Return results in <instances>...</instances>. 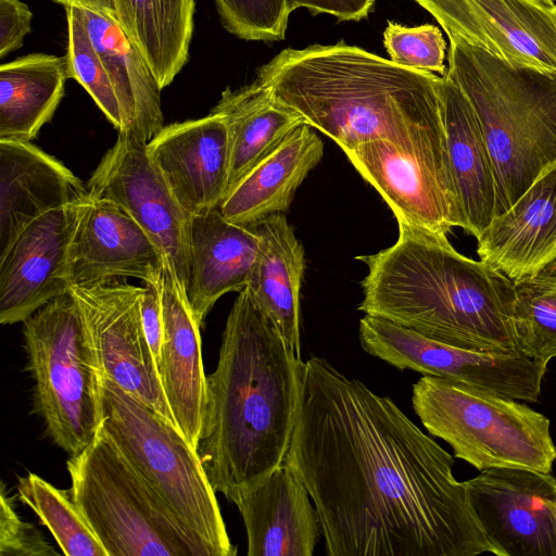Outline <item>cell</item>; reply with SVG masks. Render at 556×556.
I'll return each mask as SVG.
<instances>
[{"label":"cell","instance_id":"6da1fadb","mask_svg":"<svg viewBox=\"0 0 556 556\" xmlns=\"http://www.w3.org/2000/svg\"><path fill=\"white\" fill-rule=\"evenodd\" d=\"M283 463L308 491L329 556H500L454 457L325 358L300 364Z\"/></svg>","mask_w":556,"mask_h":556},{"label":"cell","instance_id":"7a4b0ae2","mask_svg":"<svg viewBox=\"0 0 556 556\" xmlns=\"http://www.w3.org/2000/svg\"><path fill=\"white\" fill-rule=\"evenodd\" d=\"M245 288L228 314L218 363L206 376L198 455L215 492L233 501L283 464L295 421L299 368Z\"/></svg>","mask_w":556,"mask_h":556},{"label":"cell","instance_id":"3957f363","mask_svg":"<svg viewBox=\"0 0 556 556\" xmlns=\"http://www.w3.org/2000/svg\"><path fill=\"white\" fill-rule=\"evenodd\" d=\"M256 80L344 152L444 129L442 76L401 66L344 41L281 50Z\"/></svg>","mask_w":556,"mask_h":556},{"label":"cell","instance_id":"277c9868","mask_svg":"<svg viewBox=\"0 0 556 556\" xmlns=\"http://www.w3.org/2000/svg\"><path fill=\"white\" fill-rule=\"evenodd\" d=\"M356 258L368 269L357 307L366 315L462 349L519 351L514 281L456 251L447 237L399 225L392 245Z\"/></svg>","mask_w":556,"mask_h":556},{"label":"cell","instance_id":"5b68a950","mask_svg":"<svg viewBox=\"0 0 556 556\" xmlns=\"http://www.w3.org/2000/svg\"><path fill=\"white\" fill-rule=\"evenodd\" d=\"M446 75L470 103L496 185V215L556 167V72L511 65L448 39Z\"/></svg>","mask_w":556,"mask_h":556},{"label":"cell","instance_id":"8992f818","mask_svg":"<svg viewBox=\"0 0 556 556\" xmlns=\"http://www.w3.org/2000/svg\"><path fill=\"white\" fill-rule=\"evenodd\" d=\"M102 421L116 445L205 556H235L197 450L150 406L101 372Z\"/></svg>","mask_w":556,"mask_h":556},{"label":"cell","instance_id":"52a82bcc","mask_svg":"<svg viewBox=\"0 0 556 556\" xmlns=\"http://www.w3.org/2000/svg\"><path fill=\"white\" fill-rule=\"evenodd\" d=\"M66 468L72 496L108 556H205L102 424Z\"/></svg>","mask_w":556,"mask_h":556},{"label":"cell","instance_id":"ba28073f","mask_svg":"<svg viewBox=\"0 0 556 556\" xmlns=\"http://www.w3.org/2000/svg\"><path fill=\"white\" fill-rule=\"evenodd\" d=\"M412 404L430 435L480 471L516 467L551 472L556 460L549 419L517 400L422 376L413 386Z\"/></svg>","mask_w":556,"mask_h":556},{"label":"cell","instance_id":"9c48e42d","mask_svg":"<svg viewBox=\"0 0 556 556\" xmlns=\"http://www.w3.org/2000/svg\"><path fill=\"white\" fill-rule=\"evenodd\" d=\"M35 413L51 441L80 453L102 421L101 370L72 293L53 299L23 323Z\"/></svg>","mask_w":556,"mask_h":556},{"label":"cell","instance_id":"30bf717a","mask_svg":"<svg viewBox=\"0 0 556 556\" xmlns=\"http://www.w3.org/2000/svg\"><path fill=\"white\" fill-rule=\"evenodd\" d=\"M344 153L389 205L397 225L441 237L460 227L444 129L405 143L370 141Z\"/></svg>","mask_w":556,"mask_h":556},{"label":"cell","instance_id":"8fae6325","mask_svg":"<svg viewBox=\"0 0 556 556\" xmlns=\"http://www.w3.org/2000/svg\"><path fill=\"white\" fill-rule=\"evenodd\" d=\"M365 352L400 369L465 383L503 397L538 402L547 365L521 352H480L427 338L388 319L359 320Z\"/></svg>","mask_w":556,"mask_h":556},{"label":"cell","instance_id":"7c38bea8","mask_svg":"<svg viewBox=\"0 0 556 556\" xmlns=\"http://www.w3.org/2000/svg\"><path fill=\"white\" fill-rule=\"evenodd\" d=\"M70 292L101 372L178 429L143 328L144 287L115 280L71 286Z\"/></svg>","mask_w":556,"mask_h":556},{"label":"cell","instance_id":"4fadbf2b","mask_svg":"<svg viewBox=\"0 0 556 556\" xmlns=\"http://www.w3.org/2000/svg\"><path fill=\"white\" fill-rule=\"evenodd\" d=\"M88 193L123 207L157 247L179 287L189 283L191 216L179 204L147 146L117 136L86 184Z\"/></svg>","mask_w":556,"mask_h":556},{"label":"cell","instance_id":"5bb4252c","mask_svg":"<svg viewBox=\"0 0 556 556\" xmlns=\"http://www.w3.org/2000/svg\"><path fill=\"white\" fill-rule=\"evenodd\" d=\"M448 39L520 67L556 72V3L551 0H414Z\"/></svg>","mask_w":556,"mask_h":556},{"label":"cell","instance_id":"9a60e30c","mask_svg":"<svg viewBox=\"0 0 556 556\" xmlns=\"http://www.w3.org/2000/svg\"><path fill=\"white\" fill-rule=\"evenodd\" d=\"M465 483L500 556H556V478L549 472L497 467Z\"/></svg>","mask_w":556,"mask_h":556},{"label":"cell","instance_id":"2e32d148","mask_svg":"<svg viewBox=\"0 0 556 556\" xmlns=\"http://www.w3.org/2000/svg\"><path fill=\"white\" fill-rule=\"evenodd\" d=\"M83 200L38 217L0 254L2 325L24 323L70 291L71 245Z\"/></svg>","mask_w":556,"mask_h":556},{"label":"cell","instance_id":"e0dca14e","mask_svg":"<svg viewBox=\"0 0 556 556\" xmlns=\"http://www.w3.org/2000/svg\"><path fill=\"white\" fill-rule=\"evenodd\" d=\"M164 269L162 253L123 207L87 194L71 245V286H96L124 277L157 286Z\"/></svg>","mask_w":556,"mask_h":556},{"label":"cell","instance_id":"ac0fdd59","mask_svg":"<svg viewBox=\"0 0 556 556\" xmlns=\"http://www.w3.org/2000/svg\"><path fill=\"white\" fill-rule=\"evenodd\" d=\"M175 198L193 216L219 208L228 191V129L215 113L169 124L147 144Z\"/></svg>","mask_w":556,"mask_h":556},{"label":"cell","instance_id":"d6986e66","mask_svg":"<svg viewBox=\"0 0 556 556\" xmlns=\"http://www.w3.org/2000/svg\"><path fill=\"white\" fill-rule=\"evenodd\" d=\"M249 556H312L321 534L307 489L285 463L258 485L238 495Z\"/></svg>","mask_w":556,"mask_h":556},{"label":"cell","instance_id":"ffe728a7","mask_svg":"<svg viewBox=\"0 0 556 556\" xmlns=\"http://www.w3.org/2000/svg\"><path fill=\"white\" fill-rule=\"evenodd\" d=\"M87 194L71 169L30 141L0 139V254L35 219Z\"/></svg>","mask_w":556,"mask_h":556},{"label":"cell","instance_id":"44dd1931","mask_svg":"<svg viewBox=\"0 0 556 556\" xmlns=\"http://www.w3.org/2000/svg\"><path fill=\"white\" fill-rule=\"evenodd\" d=\"M161 303L163 342L159 377L178 429L197 450L206 404L201 327L192 315L186 291L168 268L162 277Z\"/></svg>","mask_w":556,"mask_h":556},{"label":"cell","instance_id":"7402d4cb","mask_svg":"<svg viewBox=\"0 0 556 556\" xmlns=\"http://www.w3.org/2000/svg\"><path fill=\"white\" fill-rule=\"evenodd\" d=\"M189 242L186 294L192 315L202 327L224 294L247 288L261 251V236L254 224L231 223L219 208H214L191 216Z\"/></svg>","mask_w":556,"mask_h":556},{"label":"cell","instance_id":"603a6c76","mask_svg":"<svg viewBox=\"0 0 556 556\" xmlns=\"http://www.w3.org/2000/svg\"><path fill=\"white\" fill-rule=\"evenodd\" d=\"M477 241L480 260L513 281L556 261V167L495 215Z\"/></svg>","mask_w":556,"mask_h":556},{"label":"cell","instance_id":"cb8c5ba5","mask_svg":"<svg viewBox=\"0 0 556 556\" xmlns=\"http://www.w3.org/2000/svg\"><path fill=\"white\" fill-rule=\"evenodd\" d=\"M78 10L118 101L122 114L118 136L147 146L165 126L162 89L150 65L116 17Z\"/></svg>","mask_w":556,"mask_h":556},{"label":"cell","instance_id":"d4e9b609","mask_svg":"<svg viewBox=\"0 0 556 556\" xmlns=\"http://www.w3.org/2000/svg\"><path fill=\"white\" fill-rule=\"evenodd\" d=\"M441 100L460 228L478 239L496 215V185L491 156L470 103L446 74L442 76Z\"/></svg>","mask_w":556,"mask_h":556},{"label":"cell","instance_id":"484cf974","mask_svg":"<svg viewBox=\"0 0 556 556\" xmlns=\"http://www.w3.org/2000/svg\"><path fill=\"white\" fill-rule=\"evenodd\" d=\"M324 155L315 128L302 124L256 164L228 192L219 206L223 216L238 225H251L287 212L296 189Z\"/></svg>","mask_w":556,"mask_h":556},{"label":"cell","instance_id":"4316f807","mask_svg":"<svg viewBox=\"0 0 556 556\" xmlns=\"http://www.w3.org/2000/svg\"><path fill=\"white\" fill-rule=\"evenodd\" d=\"M254 225L261 236V251L247 289L290 350L301 358L300 311L305 268L304 249L281 213Z\"/></svg>","mask_w":556,"mask_h":556},{"label":"cell","instance_id":"83f0119b","mask_svg":"<svg viewBox=\"0 0 556 556\" xmlns=\"http://www.w3.org/2000/svg\"><path fill=\"white\" fill-rule=\"evenodd\" d=\"M211 112L220 116L228 129L230 167L227 194L292 130L306 124L296 111L279 102L256 79L238 89L227 88Z\"/></svg>","mask_w":556,"mask_h":556},{"label":"cell","instance_id":"f1b7e54d","mask_svg":"<svg viewBox=\"0 0 556 556\" xmlns=\"http://www.w3.org/2000/svg\"><path fill=\"white\" fill-rule=\"evenodd\" d=\"M67 78L65 56L31 53L1 64L0 139H35L53 117Z\"/></svg>","mask_w":556,"mask_h":556},{"label":"cell","instance_id":"f546056e","mask_svg":"<svg viewBox=\"0 0 556 556\" xmlns=\"http://www.w3.org/2000/svg\"><path fill=\"white\" fill-rule=\"evenodd\" d=\"M117 21L150 65L161 89L189 58L194 0H115Z\"/></svg>","mask_w":556,"mask_h":556},{"label":"cell","instance_id":"4dcf8cb0","mask_svg":"<svg viewBox=\"0 0 556 556\" xmlns=\"http://www.w3.org/2000/svg\"><path fill=\"white\" fill-rule=\"evenodd\" d=\"M17 496L48 528L66 556H108L75 503L71 489H59L34 472L17 479Z\"/></svg>","mask_w":556,"mask_h":556},{"label":"cell","instance_id":"1f68e13d","mask_svg":"<svg viewBox=\"0 0 556 556\" xmlns=\"http://www.w3.org/2000/svg\"><path fill=\"white\" fill-rule=\"evenodd\" d=\"M513 324L522 354L545 365L556 357V261L514 281Z\"/></svg>","mask_w":556,"mask_h":556},{"label":"cell","instance_id":"d6a6232c","mask_svg":"<svg viewBox=\"0 0 556 556\" xmlns=\"http://www.w3.org/2000/svg\"><path fill=\"white\" fill-rule=\"evenodd\" d=\"M67 18L66 66L68 78L75 79L91 96L110 123L122 128V114L109 74L93 47L79 10L65 8Z\"/></svg>","mask_w":556,"mask_h":556},{"label":"cell","instance_id":"836d02e7","mask_svg":"<svg viewBox=\"0 0 556 556\" xmlns=\"http://www.w3.org/2000/svg\"><path fill=\"white\" fill-rule=\"evenodd\" d=\"M223 26L240 39L277 41L286 35L290 0H214Z\"/></svg>","mask_w":556,"mask_h":556},{"label":"cell","instance_id":"e575fe53","mask_svg":"<svg viewBox=\"0 0 556 556\" xmlns=\"http://www.w3.org/2000/svg\"><path fill=\"white\" fill-rule=\"evenodd\" d=\"M383 45L390 60L397 65L439 73L442 76L446 73V42L434 25L407 27L388 21L383 31Z\"/></svg>","mask_w":556,"mask_h":556},{"label":"cell","instance_id":"d590c367","mask_svg":"<svg viewBox=\"0 0 556 556\" xmlns=\"http://www.w3.org/2000/svg\"><path fill=\"white\" fill-rule=\"evenodd\" d=\"M59 553L30 522L15 510L14 497L7 493L4 482L0 492V556H55Z\"/></svg>","mask_w":556,"mask_h":556},{"label":"cell","instance_id":"8d00e7d4","mask_svg":"<svg viewBox=\"0 0 556 556\" xmlns=\"http://www.w3.org/2000/svg\"><path fill=\"white\" fill-rule=\"evenodd\" d=\"M33 13L21 0H0V58L21 48L30 31Z\"/></svg>","mask_w":556,"mask_h":556},{"label":"cell","instance_id":"74e56055","mask_svg":"<svg viewBox=\"0 0 556 556\" xmlns=\"http://www.w3.org/2000/svg\"><path fill=\"white\" fill-rule=\"evenodd\" d=\"M376 0H290L294 11L306 8L313 15L327 13L341 21H361L371 12Z\"/></svg>","mask_w":556,"mask_h":556},{"label":"cell","instance_id":"f35d334b","mask_svg":"<svg viewBox=\"0 0 556 556\" xmlns=\"http://www.w3.org/2000/svg\"><path fill=\"white\" fill-rule=\"evenodd\" d=\"M161 282L157 286L144 285V292L141 301L143 328L153 353L156 367L160 362L163 342Z\"/></svg>","mask_w":556,"mask_h":556},{"label":"cell","instance_id":"ab89813d","mask_svg":"<svg viewBox=\"0 0 556 556\" xmlns=\"http://www.w3.org/2000/svg\"><path fill=\"white\" fill-rule=\"evenodd\" d=\"M65 8L76 7L104 13L117 18L115 0H50Z\"/></svg>","mask_w":556,"mask_h":556},{"label":"cell","instance_id":"60d3db41","mask_svg":"<svg viewBox=\"0 0 556 556\" xmlns=\"http://www.w3.org/2000/svg\"><path fill=\"white\" fill-rule=\"evenodd\" d=\"M551 1H553V2H555V3H556V0H551Z\"/></svg>","mask_w":556,"mask_h":556}]
</instances>
